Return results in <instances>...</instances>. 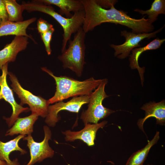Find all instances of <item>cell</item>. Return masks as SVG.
I'll list each match as a JSON object with an SVG mask.
<instances>
[{"label":"cell","mask_w":165,"mask_h":165,"mask_svg":"<svg viewBox=\"0 0 165 165\" xmlns=\"http://www.w3.org/2000/svg\"><path fill=\"white\" fill-rule=\"evenodd\" d=\"M21 4L24 10L28 12L38 11L47 14L60 24L64 31L61 52L66 49L67 43L70 40L72 34H75L82 27L84 23V9L74 13L71 17L67 18L56 12L53 7L45 4L40 0H33L27 2H22Z\"/></svg>","instance_id":"cell-3"},{"label":"cell","mask_w":165,"mask_h":165,"mask_svg":"<svg viewBox=\"0 0 165 165\" xmlns=\"http://www.w3.org/2000/svg\"><path fill=\"white\" fill-rule=\"evenodd\" d=\"M165 41V39H160L157 38L145 46L141 47L135 48L132 50V53L129 55L130 66L132 69H137L142 85L144 80L143 74L145 72V68H141L139 65L138 60L140 55L145 51L159 48Z\"/></svg>","instance_id":"cell-15"},{"label":"cell","mask_w":165,"mask_h":165,"mask_svg":"<svg viewBox=\"0 0 165 165\" xmlns=\"http://www.w3.org/2000/svg\"><path fill=\"white\" fill-rule=\"evenodd\" d=\"M25 137V135H20L6 142L0 141V160L5 161L7 165H20L17 159L11 160L9 155L12 152L15 151H19L21 154L27 153V151L20 148L18 145L20 140Z\"/></svg>","instance_id":"cell-17"},{"label":"cell","mask_w":165,"mask_h":165,"mask_svg":"<svg viewBox=\"0 0 165 165\" xmlns=\"http://www.w3.org/2000/svg\"><path fill=\"white\" fill-rule=\"evenodd\" d=\"M29 38L25 36H16L10 43L0 50V69L6 64L15 61L18 53L27 48Z\"/></svg>","instance_id":"cell-12"},{"label":"cell","mask_w":165,"mask_h":165,"mask_svg":"<svg viewBox=\"0 0 165 165\" xmlns=\"http://www.w3.org/2000/svg\"><path fill=\"white\" fill-rule=\"evenodd\" d=\"M38 116L36 114L31 113L27 117L18 118L12 127L7 131L5 136H13L18 134L25 136L31 134L33 131V125Z\"/></svg>","instance_id":"cell-16"},{"label":"cell","mask_w":165,"mask_h":165,"mask_svg":"<svg viewBox=\"0 0 165 165\" xmlns=\"http://www.w3.org/2000/svg\"><path fill=\"white\" fill-rule=\"evenodd\" d=\"M141 109L145 111V116L143 118L138 120L137 125L143 132V124L148 119L153 117L156 119V124L161 125H165V101L163 100L160 102L156 103L150 102L144 104Z\"/></svg>","instance_id":"cell-13"},{"label":"cell","mask_w":165,"mask_h":165,"mask_svg":"<svg viewBox=\"0 0 165 165\" xmlns=\"http://www.w3.org/2000/svg\"><path fill=\"white\" fill-rule=\"evenodd\" d=\"M41 69L54 79L56 85L54 95L48 100L49 104L62 101L71 97L89 95L102 80L96 79L91 77L79 81L66 76H56L46 67Z\"/></svg>","instance_id":"cell-2"},{"label":"cell","mask_w":165,"mask_h":165,"mask_svg":"<svg viewBox=\"0 0 165 165\" xmlns=\"http://www.w3.org/2000/svg\"><path fill=\"white\" fill-rule=\"evenodd\" d=\"M96 3L102 8L109 9L112 6L115 5L117 2L116 0H95Z\"/></svg>","instance_id":"cell-25"},{"label":"cell","mask_w":165,"mask_h":165,"mask_svg":"<svg viewBox=\"0 0 165 165\" xmlns=\"http://www.w3.org/2000/svg\"><path fill=\"white\" fill-rule=\"evenodd\" d=\"M86 34L82 27L80 28L75 34L73 39L68 41V48L58 57L63 68L71 70L79 77L82 75L86 64Z\"/></svg>","instance_id":"cell-4"},{"label":"cell","mask_w":165,"mask_h":165,"mask_svg":"<svg viewBox=\"0 0 165 165\" xmlns=\"http://www.w3.org/2000/svg\"><path fill=\"white\" fill-rule=\"evenodd\" d=\"M45 134L43 140L40 142L35 141L31 134H29L23 138L27 141V146L29 148L30 159L26 165H33L37 162H40L47 158L52 157L54 151L50 146L48 141L51 139L52 133L49 127L45 126L43 127Z\"/></svg>","instance_id":"cell-7"},{"label":"cell","mask_w":165,"mask_h":165,"mask_svg":"<svg viewBox=\"0 0 165 165\" xmlns=\"http://www.w3.org/2000/svg\"><path fill=\"white\" fill-rule=\"evenodd\" d=\"M107 123V121L104 120L97 124L86 123L85 124L84 127L79 131H72L68 130L62 133L65 135V139L67 141H74L79 139L85 143L88 146H91L94 145V140L97 130L103 127Z\"/></svg>","instance_id":"cell-11"},{"label":"cell","mask_w":165,"mask_h":165,"mask_svg":"<svg viewBox=\"0 0 165 165\" xmlns=\"http://www.w3.org/2000/svg\"><path fill=\"white\" fill-rule=\"evenodd\" d=\"M36 19V17H33L20 22L8 20L0 24V37L10 35L25 36L31 38L35 42L33 38L27 34L26 30Z\"/></svg>","instance_id":"cell-14"},{"label":"cell","mask_w":165,"mask_h":165,"mask_svg":"<svg viewBox=\"0 0 165 165\" xmlns=\"http://www.w3.org/2000/svg\"><path fill=\"white\" fill-rule=\"evenodd\" d=\"M89 98L90 95L75 97L67 102L60 101L49 105L45 122L50 127H55L60 119L58 116L60 112L66 110L78 113L82 106L89 103Z\"/></svg>","instance_id":"cell-8"},{"label":"cell","mask_w":165,"mask_h":165,"mask_svg":"<svg viewBox=\"0 0 165 165\" xmlns=\"http://www.w3.org/2000/svg\"><path fill=\"white\" fill-rule=\"evenodd\" d=\"M9 79L12 82L11 86L20 100V105L22 106L28 104L32 113L45 118L47 116L49 104L48 100L40 96L35 95L31 92L23 88L16 76L8 72Z\"/></svg>","instance_id":"cell-6"},{"label":"cell","mask_w":165,"mask_h":165,"mask_svg":"<svg viewBox=\"0 0 165 165\" xmlns=\"http://www.w3.org/2000/svg\"><path fill=\"white\" fill-rule=\"evenodd\" d=\"M8 63L4 65L1 69L2 74L0 76V100L4 99L8 102L12 106L13 112L10 117H3L4 119L10 127L19 118L20 113L27 112L29 109L28 107L24 108L18 104L15 100L13 92L8 86L7 82V76L8 75Z\"/></svg>","instance_id":"cell-10"},{"label":"cell","mask_w":165,"mask_h":165,"mask_svg":"<svg viewBox=\"0 0 165 165\" xmlns=\"http://www.w3.org/2000/svg\"><path fill=\"white\" fill-rule=\"evenodd\" d=\"M55 31L53 28L49 31L40 34L41 39L44 45L46 51L48 55L51 54L52 50L50 46L52 35Z\"/></svg>","instance_id":"cell-22"},{"label":"cell","mask_w":165,"mask_h":165,"mask_svg":"<svg viewBox=\"0 0 165 165\" xmlns=\"http://www.w3.org/2000/svg\"><path fill=\"white\" fill-rule=\"evenodd\" d=\"M45 4L54 5L60 9L59 13L61 15H64L67 18L71 17L74 13L84 9L81 0H40Z\"/></svg>","instance_id":"cell-18"},{"label":"cell","mask_w":165,"mask_h":165,"mask_svg":"<svg viewBox=\"0 0 165 165\" xmlns=\"http://www.w3.org/2000/svg\"><path fill=\"white\" fill-rule=\"evenodd\" d=\"M0 165H7L6 163L0 160Z\"/></svg>","instance_id":"cell-26"},{"label":"cell","mask_w":165,"mask_h":165,"mask_svg":"<svg viewBox=\"0 0 165 165\" xmlns=\"http://www.w3.org/2000/svg\"><path fill=\"white\" fill-rule=\"evenodd\" d=\"M159 132L157 131L152 139L143 148L133 153L125 165H143L151 148L156 144L160 138Z\"/></svg>","instance_id":"cell-19"},{"label":"cell","mask_w":165,"mask_h":165,"mask_svg":"<svg viewBox=\"0 0 165 165\" xmlns=\"http://www.w3.org/2000/svg\"><path fill=\"white\" fill-rule=\"evenodd\" d=\"M85 11V18L82 28L86 33L93 31L101 24L109 22L119 24L130 28L136 33H149L154 27L145 19V16L137 19L132 18L123 10L117 9L112 6L110 8H103L98 5L95 0H81Z\"/></svg>","instance_id":"cell-1"},{"label":"cell","mask_w":165,"mask_h":165,"mask_svg":"<svg viewBox=\"0 0 165 165\" xmlns=\"http://www.w3.org/2000/svg\"><path fill=\"white\" fill-rule=\"evenodd\" d=\"M9 20L8 16L3 0H0V24Z\"/></svg>","instance_id":"cell-24"},{"label":"cell","mask_w":165,"mask_h":165,"mask_svg":"<svg viewBox=\"0 0 165 165\" xmlns=\"http://www.w3.org/2000/svg\"><path fill=\"white\" fill-rule=\"evenodd\" d=\"M134 11L138 12L142 15L147 14L150 23L156 21L159 15L165 14V0H155L152 2L150 8L146 10L136 9Z\"/></svg>","instance_id":"cell-21"},{"label":"cell","mask_w":165,"mask_h":165,"mask_svg":"<svg viewBox=\"0 0 165 165\" xmlns=\"http://www.w3.org/2000/svg\"><path fill=\"white\" fill-rule=\"evenodd\" d=\"M3 1L8 15L9 21L13 22L24 21L22 14L24 10L22 4H18L15 0H3Z\"/></svg>","instance_id":"cell-20"},{"label":"cell","mask_w":165,"mask_h":165,"mask_svg":"<svg viewBox=\"0 0 165 165\" xmlns=\"http://www.w3.org/2000/svg\"><path fill=\"white\" fill-rule=\"evenodd\" d=\"M163 27L164 26L157 31L149 33H136L126 30L122 31L121 35L125 38V42L120 45H110L115 50L114 56L121 59L126 58L129 56L133 49L141 46L140 43L141 41L145 38L149 39L156 37V34L161 32Z\"/></svg>","instance_id":"cell-9"},{"label":"cell","mask_w":165,"mask_h":165,"mask_svg":"<svg viewBox=\"0 0 165 165\" xmlns=\"http://www.w3.org/2000/svg\"><path fill=\"white\" fill-rule=\"evenodd\" d=\"M37 25V29L40 34L47 32L53 28V25L41 17L38 20Z\"/></svg>","instance_id":"cell-23"},{"label":"cell","mask_w":165,"mask_h":165,"mask_svg":"<svg viewBox=\"0 0 165 165\" xmlns=\"http://www.w3.org/2000/svg\"><path fill=\"white\" fill-rule=\"evenodd\" d=\"M107 82V79H102L95 90L90 94L88 108L87 110L82 112L80 117L84 124L90 123H97L100 120L115 112L105 107L102 104L104 99L109 96L105 91Z\"/></svg>","instance_id":"cell-5"},{"label":"cell","mask_w":165,"mask_h":165,"mask_svg":"<svg viewBox=\"0 0 165 165\" xmlns=\"http://www.w3.org/2000/svg\"><path fill=\"white\" fill-rule=\"evenodd\" d=\"M147 165H153L152 164H148Z\"/></svg>","instance_id":"cell-27"}]
</instances>
